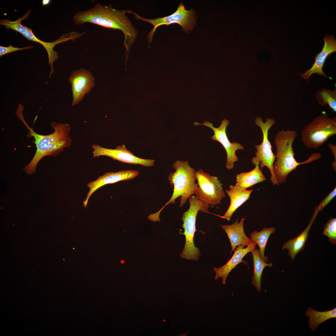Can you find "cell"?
<instances>
[{
	"mask_svg": "<svg viewBox=\"0 0 336 336\" xmlns=\"http://www.w3.org/2000/svg\"><path fill=\"white\" fill-rule=\"evenodd\" d=\"M253 258L254 271L252 278V284L259 292L261 290V281L263 271L266 267H271L272 262L267 263L262 259L260 251L254 249L251 252Z\"/></svg>",
	"mask_w": 336,
	"mask_h": 336,
	"instance_id": "obj_21",
	"label": "cell"
},
{
	"mask_svg": "<svg viewBox=\"0 0 336 336\" xmlns=\"http://www.w3.org/2000/svg\"><path fill=\"white\" fill-rule=\"evenodd\" d=\"M71 86L72 106L78 104L95 86V78L92 73L84 68L73 71L68 79Z\"/></svg>",
	"mask_w": 336,
	"mask_h": 336,
	"instance_id": "obj_13",
	"label": "cell"
},
{
	"mask_svg": "<svg viewBox=\"0 0 336 336\" xmlns=\"http://www.w3.org/2000/svg\"><path fill=\"white\" fill-rule=\"evenodd\" d=\"M336 195V188L330 192L328 195L320 202L319 205L314 209V211L318 212L323 210L325 207L335 197Z\"/></svg>",
	"mask_w": 336,
	"mask_h": 336,
	"instance_id": "obj_26",
	"label": "cell"
},
{
	"mask_svg": "<svg viewBox=\"0 0 336 336\" xmlns=\"http://www.w3.org/2000/svg\"><path fill=\"white\" fill-rule=\"evenodd\" d=\"M316 99L322 106L327 104L333 112H336V89L331 90L322 88L315 93Z\"/></svg>",
	"mask_w": 336,
	"mask_h": 336,
	"instance_id": "obj_24",
	"label": "cell"
},
{
	"mask_svg": "<svg viewBox=\"0 0 336 336\" xmlns=\"http://www.w3.org/2000/svg\"><path fill=\"white\" fill-rule=\"evenodd\" d=\"M275 231V228L273 227H264L260 231H255L250 234L251 240L258 245L259 248L261 257L266 262L268 261V258L264 255L265 247L270 235L274 233Z\"/></svg>",
	"mask_w": 336,
	"mask_h": 336,
	"instance_id": "obj_23",
	"label": "cell"
},
{
	"mask_svg": "<svg viewBox=\"0 0 336 336\" xmlns=\"http://www.w3.org/2000/svg\"><path fill=\"white\" fill-rule=\"evenodd\" d=\"M247 172H241L236 175L235 185L246 189L266 180L265 176L258 165Z\"/></svg>",
	"mask_w": 336,
	"mask_h": 336,
	"instance_id": "obj_20",
	"label": "cell"
},
{
	"mask_svg": "<svg viewBox=\"0 0 336 336\" xmlns=\"http://www.w3.org/2000/svg\"><path fill=\"white\" fill-rule=\"evenodd\" d=\"M34 47L32 45L21 48L13 47L11 44L8 47L0 46V57L10 53L24 49H30Z\"/></svg>",
	"mask_w": 336,
	"mask_h": 336,
	"instance_id": "obj_27",
	"label": "cell"
},
{
	"mask_svg": "<svg viewBox=\"0 0 336 336\" xmlns=\"http://www.w3.org/2000/svg\"><path fill=\"white\" fill-rule=\"evenodd\" d=\"M229 188V189L226 190L230 200V204L227 210L223 216L216 215L228 221L230 220L236 210L250 198L253 190V189L248 190L232 185H230Z\"/></svg>",
	"mask_w": 336,
	"mask_h": 336,
	"instance_id": "obj_18",
	"label": "cell"
},
{
	"mask_svg": "<svg viewBox=\"0 0 336 336\" xmlns=\"http://www.w3.org/2000/svg\"><path fill=\"white\" fill-rule=\"evenodd\" d=\"M336 134V117L326 114L316 117L303 129L301 140L310 149H317Z\"/></svg>",
	"mask_w": 336,
	"mask_h": 336,
	"instance_id": "obj_7",
	"label": "cell"
},
{
	"mask_svg": "<svg viewBox=\"0 0 336 336\" xmlns=\"http://www.w3.org/2000/svg\"><path fill=\"white\" fill-rule=\"evenodd\" d=\"M297 135L296 132L287 129L279 131L276 134L274 143L276 148V160L273 164L275 176L278 183L285 182L289 174L300 165L308 163L319 159L321 154L315 152L306 161L297 162L294 157L293 143Z\"/></svg>",
	"mask_w": 336,
	"mask_h": 336,
	"instance_id": "obj_3",
	"label": "cell"
},
{
	"mask_svg": "<svg viewBox=\"0 0 336 336\" xmlns=\"http://www.w3.org/2000/svg\"><path fill=\"white\" fill-rule=\"evenodd\" d=\"M256 245L255 243L252 242L245 248L242 245L238 246L234 251L232 256L225 264L219 268L215 267L213 268V271L215 273V279L221 278L222 284H225L226 278L230 273L239 264L242 262L245 264L247 262L243 260V258L248 253L251 252L255 249Z\"/></svg>",
	"mask_w": 336,
	"mask_h": 336,
	"instance_id": "obj_16",
	"label": "cell"
},
{
	"mask_svg": "<svg viewBox=\"0 0 336 336\" xmlns=\"http://www.w3.org/2000/svg\"><path fill=\"white\" fill-rule=\"evenodd\" d=\"M189 207L184 212L181 219L183 223L182 227L184 231L185 243L183 251L180 254L182 258L198 261L200 253L199 249L194 245V238L196 229V220L198 211L204 213H210L208 208L210 206L199 199L196 195H192L188 199Z\"/></svg>",
	"mask_w": 336,
	"mask_h": 336,
	"instance_id": "obj_5",
	"label": "cell"
},
{
	"mask_svg": "<svg viewBox=\"0 0 336 336\" xmlns=\"http://www.w3.org/2000/svg\"><path fill=\"white\" fill-rule=\"evenodd\" d=\"M323 40L324 45L321 52L316 55L315 61L311 67L300 75L301 77L308 81L311 76L317 74L325 78L328 76L323 72V67L329 56L336 51V40L334 36L326 34Z\"/></svg>",
	"mask_w": 336,
	"mask_h": 336,
	"instance_id": "obj_15",
	"label": "cell"
},
{
	"mask_svg": "<svg viewBox=\"0 0 336 336\" xmlns=\"http://www.w3.org/2000/svg\"><path fill=\"white\" fill-rule=\"evenodd\" d=\"M196 176L198 183L195 195L209 206L220 204L226 195L223 184L217 177L210 175L202 169L196 171Z\"/></svg>",
	"mask_w": 336,
	"mask_h": 336,
	"instance_id": "obj_10",
	"label": "cell"
},
{
	"mask_svg": "<svg viewBox=\"0 0 336 336\" xmlns=\"http://www.w3.org/2000/svg\"><path fill=\"white\" fill-rule=\"evenodd\" d=\"M230 124V122L225 119L221 121L220 125L215 128L212 124L209 121H204L203 124L195 122V125H203L211 128L214 132L211 139L220 143L225 149L226 154V167L228 170H232L234 168V163L238 161V158L236 154V151L238 150H244V147L240 143L236 142H231L229 140L226 133L227 126Z\"/></svg>",
	"mask_w": 336,
	"mask_h": 336,
	"instance_id": "obj_11",
	"label": "cell"
},
{
	"mask_svg": "<svg viewBox=\"0 0 336 336\" xmlns=\"http://www.w3.org/2000/svg\"><path fill=\"white\" fill-rule=\"evenodd\" d=\"M137 170H121L115 172H105L103 175L98 177L95 180L89 182L87 184L89 190L86 198L83 202V206L86 208L89 199L92 194L98 189L108 184H112L120 181L132 180L139 174Z\"/></svg>",
	"mask_w": 336,
	"mask_h": 336,
	"instance_id": "obj_14",
	"label": "cell"
},
{
	"mask_svg": "<svg viewBox=\"0 0 336 336\" xmlns=\"http://www.w3.org/2000/svg\"><path fill=\"white\" fill-rule=\"evenodd\" d=\"M305 315L309 318L308 321L309 327L311 330L314 331L321 323L329 319L336 317V308L327 311H319L308 307Z\"/></svg>",
	"mask_w": 336,
	"mask_h": 336,
	"instance_id": "obj_22",
	"label": "cell"
},
{
	"mask_svg": "<svg viewBox=\"0 0 336 336\" xmlns=\"http://www.w3.org/2000/svg\"><path fill=\"white\" fill-rule=\"evenodd\" d=\"M92 148L94 158L104 156L130 164L140 165L145 167H151L154 165V160L143 159L135 156L124 144L117 146L115 149H111L103 147L97 144H93Z\"/></svg>",
	"mask_w": 336,
	"mask_h": 336,
	"instance_id": "obj_12",
	"label": "cell"
},
{
	"mask_svg": "<svg viewBox=\"0 0 336 336\" xmlns=\"http://www.w3.org/2000/svg\"><path fill=\"white\" fill-rule=\"evenodd\" d=\"M172 166L175 171L169 174L168 179L171 186L173 185V193L169 200L156 213L158 216L166 206L170 203H175L176 199L180 196L179 207H182L188 198L195 194L197 190L196 171L190 166L188 161L177 160Z\"/></svg>",
	"mask_w": 336,
	"mask_h": 336,
	"instance_id": "obj_4",
	"label": "cell"
},
{
	"mask_svg": "<svg viewBox=\"0 0 336 336\" xmlns=\"http://www.w3.org/2000/svg\"><path fill=\"white\" fill-rule=\"evenodd\" d=\"M51 2V1L50 0H42V3L43 6H45L49 5L50 3Z\"/></svg>",
	"mask_w": 336,
	"mask_h": 336,
	"instance_id": "obj_29",
	"label": "cell"
},
{
	"mask_svg": "<svg viewBox=\"0 0 336 336\" xmlns=\"http://www.w3.org/2000/svg\"><path fill=\"white\" fill-rule=\"evenodd\" d=\"M24 107L20 104L15 111L16 114L27 128L28 138L33 137V141L35 145L36 151L30 163L23 169L25 172L29 175L34 174L37 166L40 161L46 156H56L63 152L64 149L71 146L72 140L70 135L71 129L68 124L51 123L53 132L49 134L43 135L35 132L26 122L22 114Z\"/></svg>",
	"mask_w": 336,
	"mask_h": 336,
	"instance_id": "obj_2",
	"label": "cell"
},
{
	"mask_svg": "<svg viewBox=\"0 0 336 336\" xmlns=\"http://www.w3.org/2000/svg\"><path fill=\"white\" fill-rule=\"evenodd\" d=\"M30 12L31 10L29 9L22 17L14 21H11L7 19L1 20L0 25L4 26L7 29H11L13 31L18 32L28 40L38 43L43 46L47 53L48 64L50 65L51 68L49 75V78H50L52 75L54 73L53 66L54 63L59 58L58 52L53 49L54 47L56 45L60 43L70 40L74 41L77 39V36L75 32L72 31L63 34L59 38L51 42L43 41L34 35L31 29L23 26L21 24V22L23 20L29 17Z\"/></svg>",
	"mask_w": 336,
	"mask_h": 336,
	"instance_id": "obj_6",
	"label": "cell"
},
{
	"mask_svg": "<svg viewBox=\"0 0 336 336\" xmlns=\"http://www.w3.org/2000/svg\"><path fill=\"white\" fill-rule=\"evenodd\" d=\"M328 146L331 150L332 153L333 154L334 157L335 161L332 164V166L333 168V170L334 171L336 172V146L335 145L331 143H328Z\"/></svg>",
	"mask_w": 336,
	"mask_h": 336,
	"instance_id": "obj_28",
	"label": "cell"
},
{
	"mask_svg": "<svg viewBox=\"0 0 336 336\" xmlns=\"http://www.w3.org/2000/svg\"><path fill=\"white\" fill-rule=\"evenodd\" d=\"M135 18L147 22L151 24L153 28L147 36L149 43L152 42L156 29L159 26L165 25L177 24L181 26L183 30L187 33L191 31L196 24V16L194 11L192 9H186L185 6L180 2L176 10L171 14L164 17H158L154 19H148L141 17L136 13L132 12Z\"/></svg>",
	"mask_w": 336,
	"mask_h": 336,
	"instance_id": "obj_9",
	"label": "cell"
},
{
	"mask_svg": "<svg viewBox=\"0 0 336 336\" xmlns=\"http://www.w3.org/2000/svg\"><path fill=\"white\" fill-rule=\"evenodd\" d=\"M121 263H124V261H123V260H121Z\"/></svg>",
	"mask_w": 336,
	"mask_h": 336,
	"instance_id": "obj_30",
	"label": "cell"
},
{
	"mask_svg": "<svg viewBox=\"0 0 336 336\" xmlns=\"http://www.w3.org/2000/svg\"><path fill=\"white\" fill-rule=\"evenodd\" d=\"M318 213L314 211L311 218L305 229L297 237L289 240L283 245L282 250L286 249L288 250V255L291 258L292 260L299 252L305 249L309 231Z\"/></svg>",
	"mask_w": 336,
	"mask_h": 336,
	"instance_id": "obj_19",
	"label": "cell"
},
{
	"mask_svg": "<svg viewBox=\"0 0 336 336\" xmlns=\"http://www.w3.org/2000/svg\"><path fill=\"white\" fill-rule=\"evenodd\" d=\"M245 220V218L242 216L240 222H238L237 218L235 222L231 225H221L229 239L231 247V253L234 251L238 246H247L252 242L245 233L244 229Z\"/></svg>",
	"mask_w": 336,
	"mask_h": 336,
	"instance_id": "obj_17",
	"label": "cell"
},
{
	"mask_svg": "<svg viewBox=\"0 0 336 336\" xmlns=\"http://www.w3.org/2000/svg\"><path fill=\"white\" fill-rule=\"evenodd\" d=\"M129 10L113 8L112 5L105 6L98 3L86 10L79 11L73 17L74 22L81 25L89 23L103 27L121 30L124 34V44L126 49L125 64L131 47L137 36L138 32L131 21L126 15L131 13Z\"/></svg>",
	"mask_w": 336,
	"mask_h": 336,
	"instance_id": "obj_1",
	"label": "cell"
},
{
	"mask_svg": "<svg viewBox=\"0 0 336 336\" xmlns=\"http://www.w3.org/2000/svg\"><path fill=\"white\" fill-rule=\"evenodd\" d=\"M323 235L327 236L328 240L333 244L336 243V218L331 217L325 224Z\"/></svg>",
	"mask_w": 336,
	"mask_h": 336,
	"instance_id": "obj_25",
	"label": "cell"
},
{
	"mask_svg": "<svg viewBox=\"0 0 336 336\" xmlns=\"http://www.w3.org/2000/svg\"><path fill=\"white\" fill-rule=\"evenodd\" d=\"M275 123L273 119L266 118L265 122H264L262 118L257 117L255 120V124L260 128L263 134V141L260 145H256L257 150L255 156L251 160L253 165H258L261 170L265 166L268 168L271 174L270 180L274 185H279L275 176L273 166L276 159L275 155L272 150V147L268 138V132L271 127Z\"/></svg>",
	"mask_w": 336,
	"mask_h": 336,
	"instance_id": "obj_8",
	"label": "cell"
}]
</instances>
